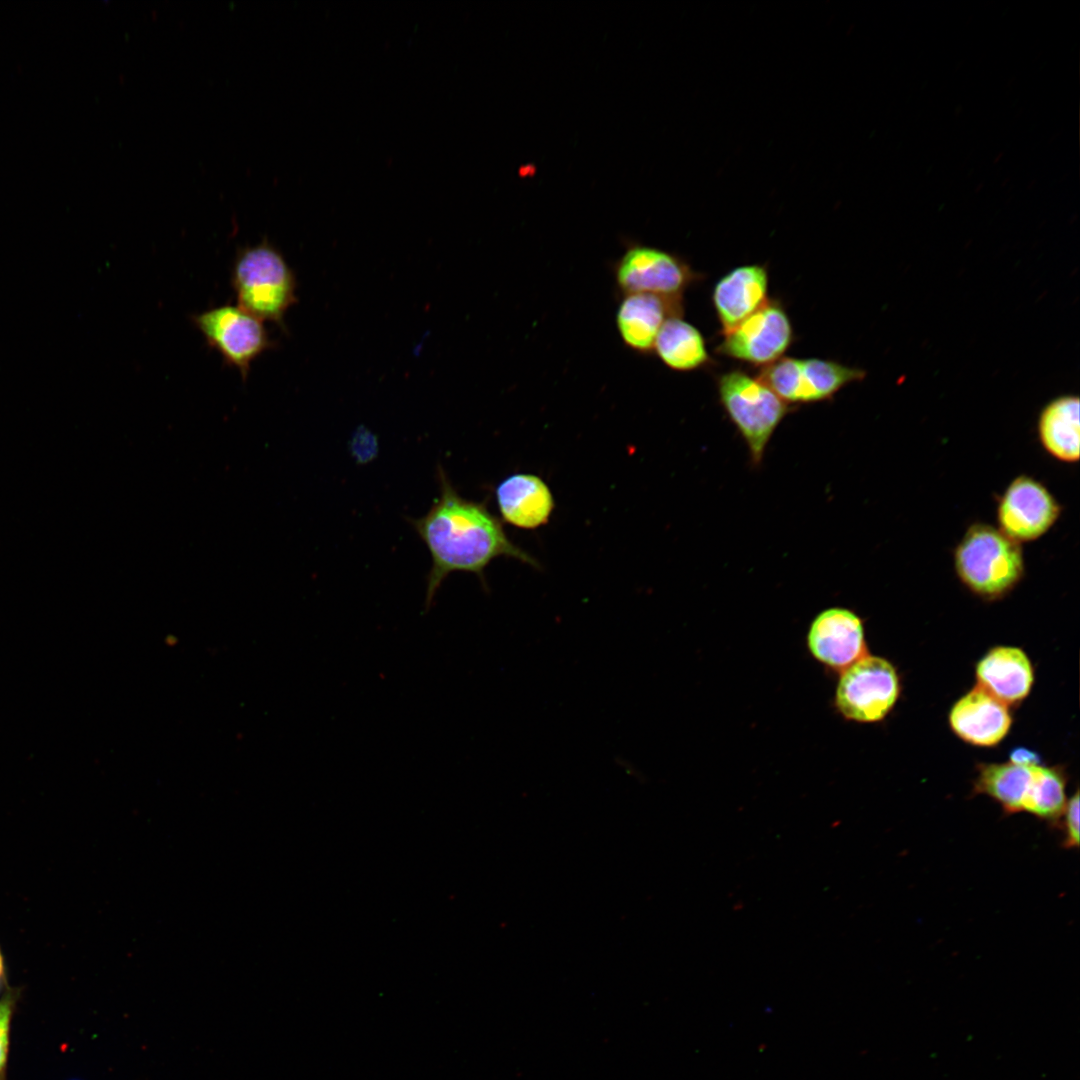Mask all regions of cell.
<instances>
[{
    "instance_id": "30bf717a",
    "label": "cell",
    "mask_w": 1080,
    "mask_h": 1080,
    "mask_svg": "<svg viewBox=\"0 0 1080 1080\" xmlns=\"http://www.w3.org/2000/svg\"><path fill=\"white\" fill-rule=\"evenodd\" d=\"M807 644L819 662L834 670L843 671L867 655L863 622L845 608L820 612L810 625Z\"/></svg>"
},
{
    "instance_id": "6da1fadb",
    "label": "cell",
    "mask_w": 1080,
    "mask_h": 1080,
    "mask_svg": "<svg viewBox=\"0 0 1080 1080\" xmlns=\"http://www.w3.org/2000/svg\"><path fill=\"white\" fill-rule=\"evenodd\" d=\"M437 474L439 498L423 517L410 520L432 559L425 611L452 572L474 573L485 585L484 570L497 557H512L538 567L533 557L509 540L500 521L484 504L461 497L442 467Z\"/></svg>"
},
{
    "instance_id": "9c48e42d",
    "label": "cell",
    "mask_w": 1080,
    "mask_h": 1080,
    "mask_svg": "<svg viewBox=\"0 0 1080 1080\" xmlns=\"http://www.w3.org/2000/svg\"><path fill=\"white\" fill-rule=\"evenodd\" d=\"M1062 512L1047 487L1028 475L1014 478L1002 493L996 510L998 529L1018 543L1044 536Z\"/></svg>"
},
{
    "instance_id": "52a82bcc",
    "label": "cell",
    "mask_w": 1080,
    "mask_h": 1080,
    "mask_svg": "<svg viewBox=\"0 0 1080 1080\" xmlns=\"http://www.w3.org/2000/svg\"><path fill=\"white\" fill-rule=\"evenodd\" d=\"M899 692L895 667L882 657L865 655L842 671L835 703L849 720L876 722L891 711Z\"/></svg>"
},
{
    "instance_id": "4fadbf2b",
    "label": "cell",
    "mask_w": 1080,
    "mask_h": 1080,
    "mask_svg": "<svg viewBox=\"0 0 1080 1080\" xmlns=\"http://www.w3.org/2000/svg\"><path fill=\"white\" fill-rule=\"evenodd\" d=\"M1012 723L1007 705L976 686L949 713L953 732L965 742L990 747L1004 739Z\"/></svg>"
},
{
    "instance_id": "5bb4252c",
    "label": "cell",
    "mask_w": 1080,
    "mask_h": 1080,
    "mask_svg": "<svg viewBox=\"0 0 1080 1080\" xmlns=\"http://www.w3.org/2000/svg\"><path fill=\"white\" fill-rule=\"evenodd\" d=\"M977 686L1007 706L1023 700L1034 682V672L1026 653L1011 646L989 650L976 666Z\"/></svg>"
},
{
    "instance_id": "8992f818",
    "label": "cell",
    "mask_w": 1080,
    "mask_h": 1080,
    "mask_svg": "<svg viewBox=\"0 0 1080 1080\" xmlns=\"http://www.w3.org/2000/svg\"><path fill=\"white\" fill-rule=\"evenodd\" d=\"M190 319L206 344L221 355L226 365L236 368L244 381L252 363L275 345L263 321L238 305L215 306Z\"/></svg>"
},
{
    "instance_id": "2e32d148",
    "label": "cell",
    "mask_w": 1080,
    "mask_h": 1080,
    "mask_svg": "<svg viewBox=\"0 0 1080 1080\" xmlns=\"http://www.w3.org/2000/svg\"><path fill=\"white\" fill-rule=\"evenodd\" d=\"M1079 398L1062 395L1048 402L1037 421L1038 439L1043 449L1064 463H1076L1080 450Z\"/></svg>"
},
{
    "instance_id": "9a60e30c",
    "label": "cell",
    "mask_w": 1080,
    "mask_h": 1080,
    "mask_svg": "<svg viewBox=\"0 0 1080 1080\" xmlns=\"http://www.w3.org/2000/svg\"><path fill=\"white\" fill-rule=\"evenodd\" d=\"M495 494L502 518L519 528L534 529L545 524L554 508L549 487L532 474L510 475L498 484Z\"/></svg>"
},
{
    "instance_id": "277c9868",
    "label": "cell",
    "mask_w": 1080,
    "mask_h": 1080,
    "mask_svg": "<svg viewBox=\"0 0 1080 1080\" xmlns=\"http://www.w3.org/2000/svg\"><path fill=\"white\" fill-rule=\"evenodd\" d=\"M719 401L747 444L751 461L761 464L774 431L791 411L761 379L740 369L717 378Z\"/></svg>"
},
{
    "instance_id": "7a4b0ae2",
    "label": "cell",
    "mask_w": 1080,
    "mask_h": 1080,
    "mask_svg": "<svg viewBox=\"0 0 1080 1080\" xmlns=\"http://www.w3.org/2000/svg\"><path fill=\"white\" fill-rule=\"evenodd\" d=\"M960 582L985 599H999L1011 592L1025 574L1020 543L987 523L970 525L953 553Z\"/></svg>"
},
{
    "instance_id": "5b68a950",
    "label": "cell",
    "mask_w": 1080,
    "mask_h": 1080,
    "mask_svg": "<svg viewBox=\"0 0 1080 1080\" xmlns=\"http://www.w3.org/2000/svg\"><path fill=\"white\" fill-rule=\"evenodd\" d=\"M610 271L617 297L647 293L683 299L687 288L702 277L679 255L631 239L624 241Z\"/></svg>"
},
{
    "instance_id": "e0dca14e",
    "label": "cell",
    "mask_w": 1080,
    "mask_h": 1080,
    "mask_svg": "<svg viewBox=\"0 0 1080 1080\" xmlns=\"http://www.w3.org/2000/svg\"><path fill=\"white\" fill-rule=\"evenodd\" d=\"M652 354L677 372L694 371L711 362L702 333L683 316H673L665 321Z\"/></svg>"
},
{
    "instance_id": "d6986e66",
    "label": "cell",
    "mask_w": 1080,
    "mask_h": 1080,
    "mask_svg": "<svg viewBox=\"0 0 1080 1080\" xmlns=\"http://www.w3.org/2000/svg\"><path fill=\"white\" fill-rule=\"evenodd\" d=\"M865 375L862 369L834 360L799 358L794 404L829 400L843 387L861 381Z\"/></svg>"
},
{
    "instance_id": "44dd1931",
    "label": "cell",
    "mask_w": 1080,
    "mask_h": 1080,
    "mask_svg": "<svg viewBox=\"0 0 1080 1080\" xmlns=\"http://www.w3.org/2000/svg\"><path fill=\"white\" fill-rule=\"evenodd\" d=\"M1063 817L1065 848H1077L1079 846V793H1076L1067 801Z\"/></svg>"
},
{
    "instance_id": "7c38bea8",
    "label": "cell",
    "mask_w": 1080,
    "mask_h": 1080,
    "mask_svg": "<svg viewBox=\"0 0 1080 1080\" xmlns=\"http://www.w3.org/2000/svg\"><path fill=\"white\" fill-rule=\"evenodd\" d=\"M768 287L766 265H740L723 275L712 292L721 333L729 332L760 309L768 301Z\"/></svg>"
},
{
    "instance_id": "7402d4cb",
    "label": "cell",
    "mask_w": 1080,
    "mask_h": 1080,
    "mask_svg": "<svg viewBox=\"0 0 1080 1080\" xmlns=\"http://www.w3.org/2000/svg\"><path fill=\"white\" fill-rule=\"evenodd\" d=\"M12 1008L13 999L7 995L0 1002V1080H4Z\"/></svg>"
},
{
    "instance_id": "8fae6325",
    "label": "cell",
    "mask_w": 1080,
    "mask_h": 1080,
    "mask_svg": "<svg viewBox=\"0 0 1080 1080\" xmlns=\"http://www.w3.org/2000/svg\"><path fill=\"white\" fill-rule=\"evenodd\" d=\"M615 324L623 345L639 356H649L657 335L667 319L683 316V299L647 293L617 297Z\"/></svg>"
},
{
    "instance_id": "ffe728a7",
    "label": "cell",
    "mask_w": 1080,
    "mask_h": 1080,
    "mask_svg": "<svg viewBox=\"0 0 1080 1080\" xmlns=\"http://www.w3.org/2000/svg\"><path fill=\"white\" fill-rule=\"evenodd\" d=\"M1065 788L1066 778L1060 769L1041 765L1033 767L1032 782L1023 812L1042 820L1058 821L1068 801Z\"/></svg>"
},
{
    "instance_id": "603a6c76",
    "label": "cell",
    "mask_w": 1080,
    "mask_h": 1080,
    "mask_svg": "<svg viewBox=\"0 0 1080 1080\" xmlns=\"http://www.w3.org/2000/svg\"><path fill=\"white\" fill-rule=\"evenodd\" d=\"M1010 761L1013 764L1025 767H1034L1040 765V755L1026 747H1018L1011 751L1009 755Z\"/></svg>"
},
{
    "instance_id": "3957f363",
    "label": "cell",
    "mask_w": 1080,
    "mask_h": 1080,
    "mask_svg": "<svg viewBox=\"0 0 1080 1080\" xmlns=\"http://www.w3.org/2000/svg\"><path fill=\"white\" fill-rule=\"evenodd\" d=\"M231 284L238 306L261 321L283 326L286 312L297 302L294 272L266 239L238 249Z\"/></svg>"
},
{
    "instance_id": "ac0fdd59",
    "label": "cell",
    "mask_w": 1080,
    "mask_h": 1080,
    "mask_svg": "<svg viewBox=\"0 0 1080 1080\" xmlns=\"http://www.w3.org/2000/svg\"><path fill=\"white\" fill-rule=\"evenodd\" d=\"M1032 776L1033 767L1011 762L980 764L973 791L998 802L1007 814L1023 812Z\"/></svg>"
},
{
    "instance_id": "ba28073f",
    "label": "cell",
    "mask_w": 1080,
    "mask_h": 1080,
    "mask_svg": "<svg viewBox=\"0 0 1080 1080\" xmlns=\"http://www.w3.org/2000/svg\"><path fill=\"white\" fill-rule=\"evenodd\" d=\"M716 352L761 368L783 357L794 339L791 320L776 299L768 301L735 328L722 334Z\"/></svg>"
},
{
    "instance_id": "cb8c5ba5",
    "label": "cell",
    "mask_w": 1080,
    "mask_h": 1080,
    "mask_svg": "<svg viewBox=\"0 0 1080 1080\" xmlns=\"http://www.w3.org/2000/svg\"><path fill=\"white\" fill-rule=\"evenodd\" d=\"M2 972H3V961H2V956H1V953H0V977L2 975Z\"/></svg>"
}]
</instances>
